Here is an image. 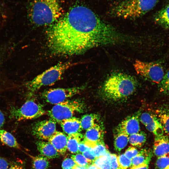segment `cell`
Segmentation results:
<instances>
[{"mask_svg": "<svg viewBox=\"0 0 169 169\" xmlns=\"http://www.w3.org/2000/svg\"><path fill=\"white\" fill-rule=\"evenodd\" d=\"M87 169H100L93 163L91 164L87 167Z\"/></svg>", "mask_w": 169, "mask_h": 169, "instance_id": "cell-41", "label": "cell"}, {"mask_svg": "<svg viewBox=\"0 0 169 169\" xmlns=\"http://www.w3.org/2000/svg\"><path fill=\"white\" fill-rule=\"evenodd\" d=\"M9 167L8 162L5 159L0 156V169H7Z\"/></svg>", "mask_w": 169, "mask_h": 169, "instance_id": "cell-38", "label": "cell"}, {"mask_svg": "<svg viewBox=\"0 0 169 169\" xmlns=\"http://www.w3.org/2000/svg\"><path fill=\"white\" fill-rule=\"evenodd\" d=\"M110 153L97 158L92 163L100 169H110L109 157Z\"/></svg>", "mask_w": 169, "mask_h": 169, "instance_id": "cell-28", "label": "cell"}, {"mask_svg": "<svg viewBox=\"0 0 169 169\" xmlns=\"http://www.w3.org/2000/svg\"><path fill=\"white\" fill-rule=\"evenodd\" d=\"M117 158L119 169H131V160L124 154L117 156Z\"/></svg>", "mask_w": 169, "mask_h": 169, "instance_id": "cell-31", "label": "cell"}, {"mask_svg": "<svg viewBox=\"0 0 169 169\" xmlns=\"http://www.w3.org/2000/svg\"><path fill=\"white\" fill-rule=\"evenodd\" d=\"M137 86V81L132 76L121 72L115 73L105 80L103 92L107 99L117 101L132 95Z\"/></svg>", "mask_w": 169, "mask_h": 169, "instance_id": "cell-3", "label": "cell"}, {"mask_svg": "<svg viewBox=\"0 0 169 169\" xmlns=\"http://www.w3.org/2000/svg\"><path fill=\"white\" fill-rule=\"evenodd\" d=\"M154 20L157 23L165 28H169V4L156 13Z\"/></svg>", "mask_w": 169, "mask_h": 169, "instance_id": "cell-20", "label": "cell"}, {"mask_svg": "<svg viewBox=\"0 0 169 169\" xmlns=\"http://www.w3.org/2000/svg\"><path fill=\"white\" fill-rule=\"evenodd\" d=\"M7 169H24V168L21 166L16 165H13Z\"/></svg>", "mask_w": 169, "mask_h": 169, "instance_id": "cell-40", "label": "cell"}, {"mask_svg": "<svg viewBox=\"0 0 169 169\" xmlns=\"http://www.w3.org/2000/svg\"><path fill=\"white\" fill-rule=\"evenodd\" d=\"M37 149L41 154L48 159L57 158L60 156L54 146L49 141H38L36 143Z\"/></svg>", "mask_w": 169, "mask_h": 169, "instance_id": "cell-17", "label": "cell"}, {"mask_svg": "<svg viewBox=\"0 0 169 169\" xmlns=\"http://www.w3.org/2000/svg\"><path fill=\"white\" fill-rule=\"evenodd\" d=\"M71 158L78 165L88 167L92 164L82 153H80L72 155Z\"/></svg>", "mask_w": 169, "mask_h": 169, "instance_id": "cell-30", "label": "cell"}, {"mask_svg": "<svg viewBox=\"0 0 169 169\" xmlns=\"http://www.w3.org/2000/svg\"><path fill=\"white\" fill-rule=\"evenodd\" d=\"M158 0H123L114 4L108 13L113 17L134 19L139 18L151 10Z\"/></svg>", "mask_w": 169, "mask_h": 169, "instance_id": "cell-4", "label": "cell"}, {"mask_svg": "<svg viewBox=\"0 0 169 169\" xmlns=\"http://www.w3.org/2000/svg\"><path fill=\"white\" fill-rule=\"evenodd\" d=\"M164 169H169V165L167 166Z\"/></svg>", "mask_w": 169, "mask_h": 169, "instance_id": "cell-45", "label": "cell"}, {"mask_svg": "<svg viewBox=\"0 0 169 169\" xmlns=\"http://www.w3.org/2000/svg\"><path fill=\"white\" fill-rule=\"evenodd\" d=\"M104 134L103 126L98 123L86 130L83 141L90 148H92L98 142L103 141Z\"/></svg>", "mask_w": 169, "mask_h": 169, "instance_id": "cell-11", "label": "cell"}, {"mask_svg": "<svg viewBox=\"0 0 169 169\" xmlns=\"http://www.w3.org/2000/svg\"><path fill=\"white\" fill-rule=\"evenodd\" d=\"M91 148L93 153L96 158L110 153L104 141L97 143L93 148Z\"/></svg>", "mask_w": 169, "mask_h": 169, "instance_id": "cell-27", "label": "cell"}, {"mask_svg": "<svg viewBox=\"0 0 169 169\" xmlns=\"http://www.w3.org/2000/svg\"><path fill=\"white\" fill-rule=\"evenodd\" d=\"M110 169H119L117 156L110 153L109 157Z\"/></svg>", "mask_w": 169, "mask_h": 169, "instance_id": "cell-35", "label": "cell"}, {"mask_svg": "<svg viewBox=\"0 0 169 169\" xmlns=\"http://www.w3.org/2000/svg\"><path fill=\"white\" fill-rule=\"evenodd\" d=\"M84 104L78 100H66L55 105L48 111L50 119L59 123L63 120L72 117L76 113L82 112Z\"/></svg>", "mask_w": 169, "mask_h": 169, "instance_id": "cell-6", "label": "cell"}, {"mask_svg": "<svg viewBox=\"0 0 169 169\" xmlns=\"http://www.w3.org/2000/svg\"><path fill=\"white\" fill-rule=\"evenodd\" d=\"M83 89V86L50 89L44 91L41 96L47 102L55 105L79 93Z\"/></svg>", "mask_w": 169, "mask_h": 169, "instance_id": "cell-9", "label": "cell"}, {"mask_svg": "<svg viewBox=\"0 0 169 169\" xmlns=\"http://www.w3.org/2000/svg\"><path fill=\"white\" fill-rule=\"evenodd\" d=\"M32 160L33 169H47L49 166L48 159L44 156H32Z\"/></svg>", "mask_w": 169, "mask_h": 169, "instance_id": "cell-26", "label": "cell"}, {"mask_svg": "<svg viewBox=\"0 0 169 169\" xmlns=\"http://www.w3.org/2000/svg\"><path fill=\"white\" fill-rule=\"evenodd\" d=\"M148 169V166H144V167H140L139 168H135L133 169Z\"/></svg>", "mask_w": 169, "mask_h": 169, "instance_id": "cell-44", "label": "cell"}, {"mask_svg": "<svg viewBox=\"0 0 169 169\" xmlns=\"http://www.w3.org/2000/svg\"><path fill=\"white\" fill-rule=\"evenodd\" d=\"M88 167L76 165L72 169H87Z\"/></svg>", "mask_w": 169, "mask_h": 169, "instance_id": "cell-43", "label": "cell"}, {"mask_svg": "<svg viewBox=\"0 0 169 169\" xmlns=\"http://www.w3.org/2000/svg\"><path fill=\"white\" fill-rule=\"evenodd\" d=\"M160 92L163 95H169V70L164 74L160 83L158 84Z\"/></svg>", "mask_w": 169, "mask_h": 169, "instance_id": "cell-29", "label": "cell"}, {"mask_svg": "<svg viewBox=\"0 0 169 169\" xmlns=\"http://www.w3.org/2000/svg\"><path fill=\"white\" fill-rule=\"evenodd\" d=\"M76 165L74 161L70 158H67L63 161L62 167L63 169H73Z\"/></svg>", "mask_w": 169, "mask_h": 169, "instance_id": "cell-34", "label": "cell"}, {"mask_svg": "<svg viewBox=\"0 0 169 169\" xmlns=\"http://www.w3.org/2000/svg\"><path fill=\"white\" fill-rule=\"evenodd\" d=\"M137 74L152 82L159 84L165 74L164 69L159 63L136 60L133 64Z\"/></svg>", "mask_w": 169, "mask_h": 169, "instance_id": "cell-8", "label": "cell"}, {"mask_svg": "<svg viewBox=\"0 0 169 169\" xmlns=\"http://www.w3.org/2000/svg\"><path fill=\"white\" fill-rule=\"evenodd\" d=\"M152 156V153L146 149L139 151L138 154L131 160V169L148 166Z\"/></svg>", "mask_w": 169, "mask_h": 169, "instance_id": "cell-18", "label": "cell"}, {"mask_svg": "<svg viewBox=\"0 0 169 169\" xmlns=\"http://www.w3.org/2000/svg\"><path fill=\"white\" fill-rule=\"evenodd\" d=\"M140 131L138 117L133 115L128 117L122 121L117 127L116 132L123 133L129 136Z\"/></svg>", "mask_w": 169, "mask_h": 169, "instance_id": "cell-13", "label": "cell"}, {"mask_svg": "<svg viewBox=\"0 0 169 169\" xmlns=\"http://www.w3.org/2000/svg\"><path fill=\"white\" fill-rule=\"evenodd\" d=\"M48 141L60 154H65L67 149V136L64 133L56 131Z\"/></svg>", "mask_w": 169, "mask_h": 169, "instance_id": "cell-14", "label": "cell"}, {"mask_svg": "<svg viewBox=\"0 0 169 169\" xmlns=\"http://www.w3.org/2000/svg\"><path fill=\"white\" fill-rule=\"evenodd\" d=\"M0 141L10 147L21 149V147L15 138L7 131L0 129Z\"/></svg>", "mask_w": 169, "mask_h": 169, "instance_id": "cell-22", "label": "cell"}, {"mask_svg": "<svg viewBox=\"0 0 169 169\" xmlns=\"http://www.w3.org/2000/svg\"><path fill=\"white\" fill-rule=\"evenodd\" d=\"M63 131L68 135L74 133H80L82 130L80 119L73 117L62 121L60 123Z\"/></svg>", "mask_w": 169, "mask_h": 169, "instance_id": "cell-16", "label": "cell"}, {"mask_svg": "<svg viewBox=\"0 0 169 169\" xmlns=\"http://www.w3.org/2000/svg\"><path fill=\"white\" fill-rule=\"evenodd\" d=\"M5 120L4 115L2 111L0 110V129L4 124Z\"/></svg>", "mask_w": 169, "mask_h": 169, "instance_id": "cell-39", "label": "cell"}, {"mask_svg": "<svg viewBox=\"0 0 169 169\" xmlns=\"http://www.w3.org/2000/svg\"><path fill=\"white\" fill-rule=\"evenodd\" d=\"M137 148L134 146H130L126 149L124 154L129 159L131 160L139 153Z\"/></svg>", "mask_w": 169, "mask_h": 169, "instance_id": "cell-33", "label": "cell"}, {"mask_svg": "<svg viewBox=\"0 0 169 169\" xmlns=\"http://www.w3.org/2000/svg\"></svg>", "mask_w": 169, "mask_h": 169, "instance_id": "cell-46", "label": "cell"}, {"mask_svg": "<svg viewBox=\"0 0 169 169\" xmlns=\"http://www.w3.org/2000/svg\"><path fill=\"white\" fill-rule=\"evenodd\" d=\"M156 114L164 132L169 135V110L166 108H161L156 110Z\"/></svg>", "mask_w": 169, "mask_h": 169, "instance_id": "cell-21", "label": "cell"}, {"mask_svg": "<svg viewBox=\"0 0 169 169\" xmlns=\"http://www.w3.org/2000/svg\"><path fill=\"white\" fill-rule=\"evenodd\" d=\"M83 135L80 133H76L67 136V148L68 150L73 154L79 152L78 146Z\"/></svg>", "mask_w": 169, "mask_h": 169, "instance_id": "cell-19", "label": "cell"}, {"mask_svg": "<svg viewBox=\"0 0 169 169\" xmlns=\"http://www.w3.org/2000/svg\"><path fill=\"white\" fill-rule=\"evenodd\" d=\"M72 65L70 62L59 63L27 82V89L32 94L43 87L53 85L61 79L65 71Z\"/></svg>", "mask_w": 169, "mask_h": 169, "instance_id": "cell-5", "label": "cell"}, {"mask_svg": "<svg viewBox=\"0 0 169 169\" xmlns=\"http://www.w3.org/2000/svg\"><path fill=\"white\" fill-rule=\"evenodd\" d=\"M82 154L85 157L92 163L97 158L93 153L91 148H90L84 152Z\"/></svg>", "mask_w": 169, "mask_h": 169, "instance_id": "cell-36", "label": "cell"}, {"mask_svg": "<svg viewBox=\"0 0 169 169\" xmlns=\"http://www.w3.org/2000/svg\"><path fill=\"white\" fill-rule=\"evenodd\" d=\"M140 120L149 131L156 136L164 134L163 127L157 118L147 112H144L141 115Z\"/></svg>", "mask_w": 169, "mask_h": 169, "instance_id": "cell-12", "label": "cell"}, {"mask_svg": "<svg viewBox=\"0 0 169 169\" xmlns=\"http://www.w3.org/2000/svg\"><path fill=\"white\" fill-rule=\"evenodd\" d=\"M169 165V153L157 157L156 163V169H164Z\"/></svg>", "mask_w": 169, "mask_h": 169, "instance_id": "cell-32", "label": "cell"}, {"mask_svg": "<svg viewBox=\"0 0 169 169\" xmlns=\"http://www.w3.org/2000/svg\"><path fill=\"white\" fill-rule=\"evenodd\" d=\"M3 57V51L0 49V69L2 64Z\"/></svg>", "mask_w": 169, "mask_h": 169, "instance_id": "cell-42", "label": "cell"}, {"mask_svg": "<svg viewBox=\"0 0 169 169\" xmlns=\"http://www.w3.org/2000/svg\"><path fill=\"white\" fill-rule=\"evenodd\" d=\"M89 148L84 143L83 140H81L78 146L79 152L82 153L89 149Z\"/></svg>", "mask_w": 169, "mask_h": 169, "instance_id": "cell-37", "label": "cell"}, {"mask_svg": "<svg viewBox=\"0 0 169 169\" xmlns=\"http://www.w3.org/2000/svg\"><path fill=\"white\" fill-rule=\"evenodd\" d=\"M115 136L114 146L115 150L120 152L127 145L129 142V136L123 133L116 132Z\"/></svg>", "mask_w": 169, "mask_h": 169, "instance_id": "cell-24", "label": "cell"}, {"mask_svg": "<svg viewBox=\"0 0 169 169\" xmlns=\"http://www.w3.org/2000/svg\"><path fill=\"white\" fill-rule=\"evenodd\" d=\"M45 113L42 105L33 100H30L19 108L12 107L10 110V116L19 121L36 119Z\"/></svg>", "mask_w": 169, "mask_h": 169, "instance_id": "cell-7", "label": "cell"}, {"mask_svg": "<svg viewBox=\"0 0 169 169\" xmlns=\"http://www.w3.org/2000/svg\"><path fill=\"white\" fill-rule=\"evenodd\" d=\"M56 131V122L50 119L38 121L31 128L33 135L41 140L48 141Z\"/></svg>", "mask_w": 169, "mask_h": 169, "instance_id": "cell-10", "label": "cell"}, {"mask_svg": "<svg viewBox=\"0 0 169 169\" xmlns=\"http://www.w3.org/2000/svg\"><path fill=\"white\" fill-rule=\"evenodd\" d=\"M82 130H87L98 123L99 118L95 114H90L83 115L80 119Z\"/></svg>", "mask_w": 169, "mask_h": 169, "instance_id": "cell-23", "label": "cell"}, {"mask_svg": "<svg viewBox=\"0 0 169 169\" xmlns=\"http://www.w3.org/2000/svg\"><path fill=\"white\" fill-rule=\"evenodd\" d=\"M48 46L54 54L72 56L98 47L120 44L127 38L89 8L72 7L46 31Z\"/></svg>", "mask_w": 169, "mask_h": 169, "instance_id": "cell-1", "label": "cell"}, {"mask_svg": "<svg viewBox=\"0 0 169 169\" xmlns=\"http://www.w3.org/2000/svg\"><path fill=\"white\" fill-rule=\"evenodd\" d=\"M153 152L157 157L169 153V139L164 134L155 136Z\"/></svg>", "mask_w": 169, "mask_h": 169, "instance_id": "cell-15", "label": "cell"}, {"mask_svg": "<svg viewBox=\"0 0 169 169\" xmlns=\"http://www.w3.org/2000/svg\"><path fill=\"white\" fill-rule=\"evenodd\" d=\"M27 9L29 21L37 26H49L64 14L59 0H30Z\"/></svg>", "mask_w": 169, "mask_h": 169, "instance_id": "cell-2", "label": "cell"}, {"mask_svg": "<svg viewBox=\"0 0 169 169\" xmlns=\"http://www.w3.org/2000/svg\"><path fill=\"white\" fill-rule=\"evenodd\" d=\"M146 134L143 132L133 134L129 136V142L133 146L141 147L145 142Z\"/></svg>", "mask_w": 169, "mask_h": 169, "instance_id": "cell-25", "label": "cell"}]
</instances>
